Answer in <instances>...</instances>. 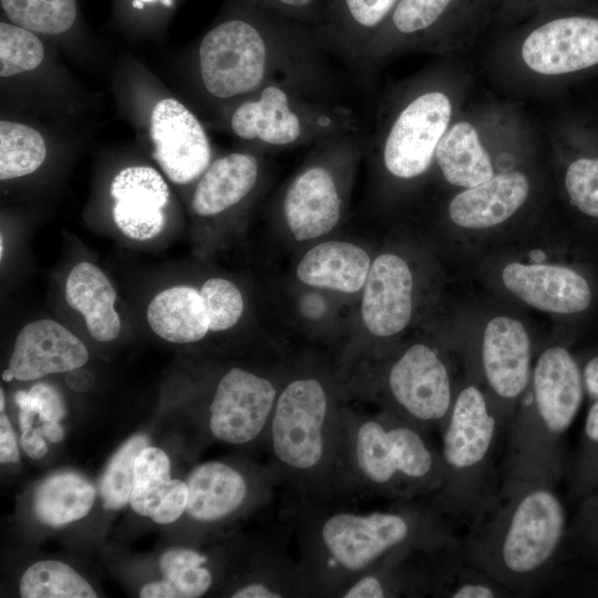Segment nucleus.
<instances>
[{
  "label": "nucleus",
  "instance_id": "f257e3e1",
  "mask_svg": "<svg viewBox=\"0 0 598 598\" xmlns=\"http://www.w3.org/2000/svg\"><path fill=\"white\" fill-rule=\"evenodd\" d=\"M349 501H311L288 495L291 523L312 597H339L362 575L394 557L434 553L460 543L451 519L432 497L392 502L357 512Z\"/></svg>",
  "mask_w": 598,
  "mask_h": 598
},
{
  "label": "nucleus",
  "instance_id": "f03ea898",
  "mask_svg": "<svg viewBox=\"0 0 598 598\" xmlns=\"http://www.w3.org/2000/svg\"><path fill=\"white\" fill-rule=\"evenodd\" d=\"M468 524L462 556L513 596H529L549 581L567 533L554 484L501 478Z\"/></svg>",
  "mask_w": 598,
  "mask_h": 598
},
{
  "label": "nucleus",
  "instance_id": "7ed1b4c3",
  "mask_svg": "<svg viewBox=\"0 0 598 598\" xmlns=\"http://www.w3.org/2000/svg\"><path fill=\"white\" fill-rule=\"evenodd\" d=\"M324 54L278 76L238 103L230 128L246 141L282 148L362 133L359 102Z\"/></svg>",
  "mask_w": 598,
  "mask_h": 598
},
{
  "label": "nucleus",
  "instance_id": "20e7f679",
  "mask_svg": "<svg viewBox=\"0 0 598 598\" xmlns=\"http://www.w3.org/2000/svg\"><path fill=\"white\" fill-rule=\"evenodd\" d=\"M441 483V454L430 434L385 411L342 409L337 501L357 495L391 502L432 497Z\"/></svg>",
  "mask_w": 598,
  "mask_h": 598
},
{
  "label": "nucleus",
  "instance_id": "39448f33",
  "mask_svg": "<svg viewBox=\"0 0 598 598\" xmlns=\"http://www.w3.org/2000/svg\"><path fill=\"white\" fill-rule=\"evenodd\" d=\"M327 53L316 27L262 8L259 21L234 18L205 34L198 50L200 80L217 100L246 99Z\"/></svg>",
  "mask_w": 598,
  "mask_h": 598
},
{
  "label": "nucleus",
  "instance_id": "423d86ee",
  "mask_svg": "<svg viewBox=\"0 0 598 598\" xmlns=\"http://www.w3.org/2000/svg\"><path fill=\"white\" fill-rule=\"evenodd\" d=\"M342 409L317 375H298L280 388L265 447L289 496L337 501Z\"/></svg>",
  "mask_w": 598,
  "mask_h": 598
},
{
  "label": "nucleus",
  "instance_id": "0eeeda50",
  "mask_svg": "<svg viewBox=\"0 0 598 598\" xmlns=\"http://www.w3.org/2000/svg\"><path fill=\"white\" fill-rule=\"evenodd\" d=\"M528 385L505 433L501 478L538 480L556 484L561 472V441L585 396L581 368L563 346L538 357Z\"/></svg>",
  "mask_w": 598,
  "mask_h": 598
},
{
  "label": "nucleus",
  "instance_id": "6e6552de",
  "mask_svg": "<svg viewBox=\"0 0 598 598\" xmlns=\"http://www.w3.org/2000/svg\"><path fill=\"white\" fill-rule=\"evenodd\" d=\"M440 434L442 483L432 499L451 520L470 522L498 486L496 453L504 434L477 384L456 391Z\"/></svg>",
  "mask_w": 598,
  "mask_h": 598
},
{
  "label": "nucleus",
  "instance_id": "1a4fd4ad",
  "mask_svg": "<svg viewBox=\"0 0 598 598\" xmlns=\"http://www.w3.org/2000/svg\"><path fill=\"white\" fill-rule=\"evenodd\" d=\"M383 391V411L427 434L442 432L456 395L447 363L422 342L408 347L385 368Z\"/></svg>",
  "mask_w": 598,
  "mask_h": 598
},
{
  "label": "nucleus",
  "instance_id": "9d476101",
  "mask_svg": "<svg viewBox=\"0 0 598 598\" xmlns=\"http://www.w3.org/2000/svg\"><path fill=\"white\" fill-rule=\"evenodd\" d=\"M451 115V101L442 91L421 92L406 102L382 138L381 157L386 172L399 179L424 174L448 128Z\"/></svg>",
  "mask_w": 598,
  "mask_h": 598
},
{
  "label": "nucleus",
  "instance_id": "9b49d317",
  "mask_svg": "<svg viewBox=\"0 0 598 598\" xmlns=\"http://www.w3.org/2000/svg\"><path fill=\"white\" fill-rule=\"evenodd\" d=\"M281 386L246 369L234 367L218 381L208 405L207 429L217 441L262 444Z\"/></svg>",
  "mask_w": 598,
  "mask_h": 598
},
{
  "label": "nucleus",
  "instance_id": "f8f14e48",
  "mask_svg": "<svg viewBox=\"0 0 598 598\" xmlns=\"http://www.w3.org/2000/svg\"><path fill=\"white\" fill-rule=\"evenodd\" d=\"M480 362L489 391L485 394L505 434L533 370L525 326L506 316L491 319L483 332Z\"/></svg>",
  "mask_w": 598,
  "mask_h": 598
},
{
  "label": "nucleus",
  "instance_id": "ddd939ff",
  "mask_svg": "<svg viewBox=\"0 0 598 598\" xmlns=\"http://www.w3.org/2000/svg\"><path fill=\"white\" fill-rule=\"evenodd\" d=\"M186 514L197 523H221L249 506L272 498L279 478L269 464L250 475L234 465L210 461L195 467L187 480Z\"/></svg>",
  "mask_w": 598,
  "mask_h": 598
},
{
  "label": "nucleus",
  "instance_id": "4468645a",
  "mask_svg": "<svg viewBox=\"0 0 598 598\" xmlns=\"http://www.w3.org/2000/svg\"><path fill=\"white\" fill-rule=\"evenodd\" d=\"M525 64L536 73L559 75L598 64V17H556L532 30L522 44Z\"/></svg>",
  "mask_w": 598,
  "mask_h": 598
},
{
  "label": "nucleus",
  "instance_id": "2eb2a0df",
  "mask_svg": "<svg viewBox=\"0 0 598 598\" xmlns=\"http://www.w3.org/2000/svg\"><path fill=\"white\" fill-rule=\"evenodd\" d=\"M154 158L176 184H187L204 174L212 150L197 117L174 99L159 101L151 116Z\"/></svg>",
  "mask_w": 598,
  "mask_h": 598
},
{
  "label": "nucleus",
  "instance_id": "dca6fc26",
  "mask_svg": "<svg viewBox=\"0 0 598 598\" xmlns=\"http://www.w3.org/2000/svg\"><path fill=\"white\" fill-rule=\"evenodd\" d=\"M504 286L518 299L538 310L574 316L594 301L588 278L565 265L509 262L502 271Z\"/></svg>",
  "mask_w": 598,
  "mask_h": 598
},
{
  "label": "nucleus",
  "instance_id": "f3484780",
  "mask_svg": "<svg viewBox=\"0 0 598 598\" xmlns=\"http://www.w3.org/2000/svg\"><path fill=\"white\" fill-rule=\"evenodd\" d=\"M413 276L406 261L382 254L371 264L363 286L361 317L367 330L380 338L395 336L410 323Z\"/></svg>",
  "mask_w": 598,
  "mask_h": 598
},
{
  "label": "nucleus",
  "instance_id": "a211bd4d",
  "mask_svg": "<svg viewBox=\"0 0 598 598\" xmlns=\"http://www.w3.org/2000/svg\"><path fill=\"white\" fill-rule=\"evenodd\" d=\"M342 195L334 173L313 163L289 184L282 200L286 224L298 241L330 233L339 223Z\"/></svg>",
  "mask_w": 598,
  "mask_h": 598
},
{
  "label": "nucleus",
  "instance_id": "6ab92c4d",
  "mask_svg": "<svg viewBox=\"0 0 598 598\" xmlns=\"http://www.w3.org/2000/svg\"><path fill=\"white\" fill-rule=\"evenodd\" d=\"M89 359L84 343L61 323L40 319L18 333L8 369L14 379L30 381L83 367Z\"/></svg>",
  "mask_w": 598,
  "mask_h": 598
},
{
  "label": "nucleus",
  "instance_id": "aec40b11",
  "mask_svg": "<svg viewBox=\"0 0 598 598\" xmlns=\"http://www.w3.org/2000/svg\"><path fill=\"white\" fill-rule=\"evenodd\" d=\"M113 219L123 235L135 240L156 237L164 228L169 189L150 166H130L112 181Z\"/></svg>",
  "mask_w": 598,
  "mask_h": 598
},
{
  "label": "nucleus",
  "instance_id": "412c9836",
  "mask_svg": "<svg viewBox=\"0 0 598 598\" xmlns=\"http://www.w3.org/2000/svg\"><path fill=\"white\" fill-rule=\"evenodd\" d=\"M399 0H333L317 28L326 50L360 72L362 58Z\"/></svg>",
  "mask_w": 598,
  "mask_h": 598
},
{
  "label": "nucleus",
  "instance_id": "4be33fe9",
  "mask_svg": "<svg viewBox=\"0 0 598 598\" xmlns=\"http://www.w3.org/2000/svg\"><path fill=\"white\" fill-rule=\"evenodd\" d=\"M528 194L529 181L523 172L494 174L488 181L458 193L448 205V216L463 228H491L512 217Z\"/></svg>",
  "mask_w": 598,
  "mask_h": 598
},
{
  "label": "nucleus",
  "instance_id": "5701e85b",
  "mask_svg": "<svg viewBox=\"0 0 598 598\" xmlns=\"http://www.w3.org/2000/svg\"><path fill=\"white\" fill-rule=\"evenodd\" d=\"M441 551L413 553L389 559L348 585L339 594V598H394L431 595L435 561Z\"/></svg>",
  "mask_w": 598,
  "mask_h": 598
},
{
  "label": "nucleus",
  "instance_id": "b1692460",
  "mask_svg": "<svg viewBox=\"0 0 598 598\" xmlns=\"http://www.w3.org/2000/svg\"><path fill=\"white\" fill-rule=\"evenodd\" d=\"M370 266V257L361 247L330 240L306 252L298 264L297 277L311 287L352 293L363 288Z\"/></svg>",
  "mask_w": 598,
  "mask_h": 598
},
{
  "label": "nucleus",
  "instance_id": "393cba45",
  "mask_svg": "<svg viewBox=\"0 0 598 598\" xmlns=\"http://www.w3.org/2000/svg\"><path fill=\"white\" fill-rule=\"evenodd\" d=\"M259 163L249 153H231L215 159L202 175L192 199L199 216L218 215L241 202L256 186Z\"/></svg>",
  "mask_w": 598,
  "mask_h": 598
},
{
  "label": "nucleus",
  "instance_id": "a878e982",
  "mask_svg": "<svg viewBox=\"0 0 598 598\" xmlns=\"http://www.w3.org/2000/svg\"><path fill=\"white\" fill-rule=\"evenodd\" d=\"M65 300L84 317L94 340L109 342L120 334L121 319L114 309L116 291L97 266L83 261L72 268L66 278Z\"/></svg>",
  "mask_w": 598,
  "mask_h": 598
},
{
  "label": "nucleus",
  "instance_id": "bb28decb",
  "mask_svg": "<svg viewBox=\"0 0 598 598\" xmlns=\"http://www.w3.org/2000/svg\"><path fill=\"white\" fill-rule=\"evenodd\" d=\"M147 322L155 334L173 343H194L209 330L200 292L179 285L158 292L148 303Z\"/></svg>",
  "mask_w": 598,
  "mask_h": 598
},
{
  "label": "nucleus",
  "instance_id": "cd10ccee",
  "mask_svg": "<svg viewBox=\"0 0 598 598\" xmlns=\"http://www.w3.org/2000/svg\"><path fill=\"white\" fill-rule=\"evenodd\" d=\"M434 159L450 184L470 188L494 176L488 153L475 127L465 121L447 128L435 150Z\"/></svg>",
  "mask_w": 598,
  "mask_h": 598
},
{
  "label": "nucleus",
  "instance_id": "c85d7f7f",
  "mask_svg": "<svg viewBox=\"0 0 598 598\" xmlns=\"http://www.w3.org/2000/svg\"><path fill=\"white\" fill-rule=\"evenodd\" d=\"M95 499L94 487L75 473H58L37 488L33 509L43 524L59 527L87 515Z\"/></svg>",
  "mask_w": 598,
  "mask_h": 598
},
{
  "label": "nucleus",
  "instance_id": "c756f323",
  "mask_svg": "<svg viewBox=\"0 0 598 598\" xmlns=\"http://www.w3.org/2000/svg\"><path fill=\"white\" fill-rule=\"evenodd\" d=\"M431 596L499 598L513 595L504 586L467 563L461 554L458 544L437 555Z\"/></svg>",
  "mask_w": 598,
  "mask_h": 598
},
{
  "label": "nucleus",
  "instance_id": "7c9ffc66",
  "mask_svg": "<svg viewBox=\"0 0 598 598\" xmlns=\"http://www.w3.org/2000/svg\"><path fill=\"white\" fill-rule=\"evenodd\" d=\"M169 468V460L161 448L146 446L138 453L128 502L136 514L153 517L173 485Z\"/></svg>",
  "mask_w": 598,
  "mask_h": 598
},
{
  "label": "nucleus",
  "instance_id": "2f4dec72",
  "mask_svg": "<svg viewBox=\"0 0 598 598\" xmlns=\"http://www.w3.org/2000/svg\"><path fill=\"white\" fill-rule=\"evenodd\" d=\"M23 598H95L91 585L72 567L59 560H40L22 575Z\"/></svg>",
  "mask_w": 598,
  "mask_h": 598
},
{
  "label": "nucleus",
  "instance_id": "473e14b6",
  "mask_svg": "<svg viewBox=\"0 0 598 598\" xmlns=\"http://www.w3.org/2000/svg\"><path fill=\"white\" fill-rule=\"evenodd\" d=\"M47 156L42 135L34 128L2 120L0 122V179L7 181L37 171Z\"/></svg>",
  "mask_w": 598,
  "mask_h": 598
},
{
  "label": "nucleus",
  "instance_id": "72a5a7b5",
  "mask_svg": "<svg viewBox=\"0 0 598 598\" xmlns=\"http://www.w3.org/2000/svg\"><path fill=\"white\" fill-rule=\"evenodd\" d=\"M457 1L458 0H399L388 20L370 43L364 55L373 45L392 35L395 38L408 39L432 31L452 12Z\"/></svg>",
  "mask_w": 598,
  "mask_h": 598
},
{
  "label": "nucleus",
  "instance_id": "f704fd0d",
  "mask_svg": "<svg viewBox=\"0 0 598 598\" xmlns=\"http://www.w3.org/2000/svg\"><path fill=\"white\" fill-rule=\"evenodd\" d=\"M7 17L29 31L59 34L75 21V0H1Z\"/></svg>",
  "mask_w": 598,
  "mask_h": 598
},
{
  "label": "nucleus",
  "instance_id": "c9c22d12",
  "mask_svg": "<svg viewBox=\"0 0 598 598\" xmlns=\"http://www.w3.org/2000/svg\"><path fill=\"white\" fill-rule=\"evenodd\" d=\"M159 567L163 579L176 589L178 598L202 597L214 582L208 556L195 549H168L162 555Z\"/></svg>",
  "mask_w": 598,
  "mask_h": 598
},
{
  "label": "nucleus",
  "instance_id": "e433bc0d",
  "mask_svg": "<svg viewBox=\"0 0 598 598\" xmlns=\"http://www.w3.org/2000/svg\"><path fill=\"white\" fill-rule=\"evenodd\" d=\"M146 446V436L135 435L126 441L111 458L102 476L100 487L106 508L118 509L130 502L135 458Z\"/></svg>",
  "mask_w": 598,
  "mask_h": 598
},
{
  "label": "nucleus",
  "instance_id": "4c0bfd02",
  "mask_svg": "<svg viewBox=\"0 0 598 598\" xmlns=\"http://www.w3.org/2000/svg\"><path fill=\"white\" fill-rule=\"evenodd\" d=\"M44 51L41 41L24 28L0 23V75L31 71L40 65Z\"/></svg>",
  "mask_w": 598,
  "mask_h": 598
},
{
  "label": "nucleus",
  "instance_id": "58836bf2",
  "mask_svg": "<svg viewBox=\"0 0 598 598\" xmlns=\"http://www.w3.org/2000/svg\"><path fill=\"white\" fill-rule=\"evenodd\" d=\"M200 296L207 312L209 330L224 331L233 328L244 311V298L231 281L210 278L204 282Z\"/></svg>",
  "mask_w": 598,
  "mask_h": 598
},
{
  "label": "nucleus",
  "instance_id": "ea45409f",
  "mask_svg": "<svg viewBox=\"0 0 598 598\" xmlns=\"http://www.w3.org/2000/svg\"><path fill=\"white\" fill-rule=\"evenodd\" d=\"M565 187L573 203L582 214L598 219V158L574 161L565 174Z\"/></svg>",
  "mask_w": 598,
  "mask_h": 598
},
{
  "label": "nucleus",
  "instance_id": "a19ab883",
  "mask_svg": "<svg viewBox=\"0 0 598 598\" xmlns=\"http://www.w3.org/2000/svg\"><path fill=\"white\" fill-rule=\"evenodd\" d=\"M581 450L573 476L575 492L598 485V400L591 401L584 425Z\"/></svg>",
  "mask_w": 598,
  "mask_h": 598
},
{
  "label": "nucleus",
  "instance_id": "79ce46f5",
  "mask_svg": "<svg viewBox=\"0 0 598 598\" xmlns=\"http://www.w3.org/2000/svg\"><path fill=\"white\" fill-rule=\"evenodd\" d=\"M256 6L319 28L333 0H255Z\"/></svg>",
  "mask_w": 598,
  "mask_h": 598
},
{
  "label": "nucleus",
  "instance_id": "37998d69",
  "mask_svg": "<svg viewBox=\"0 0 598 598\" xmlns=\"http://www.w3.org/2000/svg\"><path fill=\"white\" fill-rule=\"evenodd\" d=\"M188 501V486L182 480H173V485L152 519L157 524L177 520L185 512Z\"/></svg>",
  "mask_w": 598,
  "mask_h": 598
},
{
  "label": "nucleus",
  "instance_id": "c03bdc74",
  "mask_svg": "<svg viewBox=\"0 0 598 598\" xmlns=\"http://www.w3.org/2000/svg\"><path fill=\"white\" fill-rule=\"evenodd\" d=\"M30 393L39 403V416L45 422H59L65 415L64 404L60 395L47 384L38 383Z\"/></svg>",
  "mask_w": 598,
  "mask_h": 598
},
{
  "label": "nucleus",
  "instance_id": "a18cd8bd",
  "mask_svg": "<svg viewBox=\"0 0 598 598\" xmlns=\"http://www.w3.org/2000/svg\"><path fill=\"white\" fill-rule=\"evenodd\" d=\"M19 458V448L11 423L2 412L0 416V462L2 464L17 463Z\"/></svg>",
  "mask_w": 598,
  "mask_h": 598
},
{
  "label": "nucleus",
  "instance_id": "49530a36",
  "mask_svg": "<svg viewBox=\"0 0 598 598\" xmlns=\"http://www.w3.org/2000/svg\"><path fill=\"white\" fill-rule=\"evenodd\" d=\"M42 436L40 429H31L21 434L22 450L32 460H40L48 452V445Z\"/></svg>",
  "mask_w": 598,
  "mask_h": 598
},
{
  "label": "nucleus",
  "instance_id": "de8ad7c7",
  "mask_svg": "<svg viewBox=\"0 0 598 598\" xmlns=\"http://www.w3.org/2000/svg\"><path fill=\"white\" fill-rule=\"evenodd\" d=\"M585 392L591 401L598 400V353L592 354L581 367Z\"/></svg>",
  "mask_w": 598,
  "mask_h": 598
},
{
  "label": "nucleus",
  "instance_id": "09e8293b",
  "mask_svg": "<svg viewBox=\"0 0 598 598\" xmlns=\"http://www.w3.org/2000/svg\"><path fill=\"white\" fill-rule=\"evenodd\" d=\"M142 598H178L176 589L165 579L146 584L140 590Z\"/></svg>",
  "mask_w": 598,
  "mask_h": 598
},
{
  "label": "nucleus",
  "instance_id": "8fccbe9b",
  "mask_svg": "<svg viewBox=\"0 0 598 598\" xmlns=\"http://www.w3.org/2000/svg\"><path fill=\"white\" fill-rule=\"evenodd\" d=\"M65 382L72 390L84 392L92 386L93 375L89 370L81 367L69 371Z\"/></svg>",
  "mask_w": 598,
  "mask_h": 598
},
{
  "label": "nucleus",
  "instance_id": "3c124183",
  "mask_svg": "<svg viewBox=\"0 0 598 598\" xmlns=\"http://www.w3.org/2000/svg\"><path fill=\"white\" fill-rule=\"evenodd\" d=\"M39 429L41 434L53 443H58L64 437L63 427L59 424V422H45Z\"/></svg>",
  "mask_w": 598,
  "mask_h": 598
},
{
  "label": "nucleus",
  "instance_id": "603ef678",
  "mask_svg": "<svg viewBox=\"0 0 598 598\" xmlns=\"http://www.w3.org/2000/svg\"><path fill=\"white\" fill-rule=\"evenodd\" d=\"M598 519V499L590 502L586 505L585 511L581 515L580 526L588 523V526L595 523Z\"/></svg>",
  "mask_w": 598,
  "mask_h": 598
},
{
  "label": "nucleus",
  "instance_id": "864d4df0",
  "mask_svg": "<svg viewBox=\"0 0 598 598\" xmlns=\"http://www.w3.org/2000/svg\"><path fill=\"white\" fill-rule=\"evenodd\" d=\"M34 413L28 409H20L19 422L21 432L32 429Z\"/></svg>",
  "mask_w": 598,
  "mask_h": 598
},
{
  "label": "nucleus",
  "instance_id": "5fc2aeb1",
  "mask_svg": "<svg viewBox=\"0 0 598 598\" xmlns=\"http://www.w3.org/2000/svg\"><path fill=\"white\" fill-rule=\"evenodd\" d=\"M12 379H14L12 372L9 369L4 370L2 373V380L9 382Z\"/></svg>",
  "mask_w": 598,
  "mask_h": 598
},
{
  "label": "nucleus",
  "instance_id": "6e6d98bb",
  "mask_svg": "<svg viewBox=\"0 0 598 598\" xmlns=\"http://www.w3.org/2000/svg\"><path fill=\"white\" fill-rule=\"evenodd\" d=\"M4 394H3V390L1 389L0 390V411L1 413L4 411Z\"/></svg>",
  "mask_w": 598,
  "mask_h": 598
},
{
  "label": "nucleus",
  "instance_id": "4d7b16f0",
  "mask_svg": "<svg viewBox=\"0 0 598 598\" xmlns=\"http://www.w3.org/2000/svg\"><path fill=\"white\" fill-rule=\"evenodd\" d=\"M133 7H134V8L142 9V8H143V3H142V1H140V0H134Z\"/></svg>",
  "mask_w": 598,
  "mask_h": 598
},
{
  "label": "nucleus",
  "instance_id": "13d9d810",
  "mask_svg": "<svg viewBox=\"0 0 598 598\" xmlns=\"http://www.w3.org/2000/svg\"><path fill=\"white\" fill-rule=\"evenodd\" d=\"M3 257V237L0 238V258Z\"/></svg>",
  "mask_w": 598,
  "mask_h": 598
},
{
  "label": "nucleus",
  "instance_id": "bf43d9fd",
  "mask_svg": "<svg viewBox=\"0 0 598 598\" xmlns=\"http://www.w3.org/2000/svg\"><path fill=\"white\" fill-rule=\"evenodd\" d=\"M163 3H164L165 6H168V7H169V6H172L173 1H172V0H163Z\"/></svg>",
  "mask_w": 598,
  "mask_h": 598
},
{
  "label": "nucleus",
  "instance_id": "052dcab7",
  "mask_svg": "<svg viewBox=\"0 0 598 598\" xmlns=\"http://www.w3.org/2000/svg\"><path fill=\"white\" fill-rule=\"evenodd\" d=\"M140 1H153V0H140Z\"/></svg>",
  "mask_w": 598,
  "mask_h": 598
}]
</instances>
